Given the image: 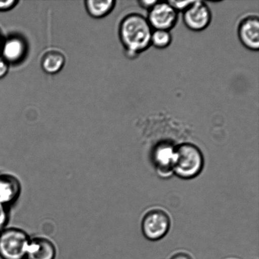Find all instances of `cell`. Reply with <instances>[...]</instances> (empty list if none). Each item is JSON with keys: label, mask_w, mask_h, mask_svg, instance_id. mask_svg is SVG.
<instances>
[{"label": "cell", "mask_w": 259, "mask_h": 259, "mask_svg": "<svg viewBox=\"0 0 259 259\" xmlns=\"http://www.w3.org/2000/svg\"><path fill=\"white\" fill-rule=\"evenodd\" d=\"M21 192V184L16 177L0 175V204L10 208L19 199Z\"/></svg>", "instance_id": "30bf717a"}, {"label": "cell", "mask_w": 259, "mask_h": 259, "mask_svg": "<svg viewBox=\"0 0 259 259\" xmlns=\"http://www.w3.org/2000/svg\"><path fill=\"white\" fill-rule=\"evenodd\" d=\"M168 4L171 5L172 9L176 11L178 14L179 13H184L191 6L194 1H167Z\"/></svg>", "instance_id": "9a60e30c"}, {"label": "cell", "mask_w": 259, "mask_h": 259, "mask_svg": "<svg viewBox=\"0 0 259 259\" xmlns=\"http://www.w3.org/2000/svg\"><path fill=\"white\" fill-rule=\"evenodd\" d=\"M65 62V57L63 53L58 50H51L43 55L40 60V65L45 72L48 74L54 75L62 71Z\"/></svg>", "instance_id": "7c38bea8"}, {"label": "cell", "mask_w": 259, "mask_h": 259, "mask_svg": "<svg viewBox=\"0 0 259 259\" xmlns=\"http://www.w3.org/2000/svg\"><path fill=\"white\" fill-rule=\"evenodd\" d=\"M157 2L158 1H156V0H141V1L137 2V4L142 9L146 10L148 12L152 8H153Z\"/></svg>", "instance_id": "d6986e66"}, {"label": "cell", "mask_w": 259, "mask_h": 259, "mask_svg": "<svg viewBox=\"0 0 259 259\" xmlns=\"http://www.w3.org/2000/svg\"><path fill=\"white\" fill-rule=\"evenodd\" d=\"M116 1L114 0H88L85 2L86 11L95 19L104 18L115 9Z\"/></svg>", "instance_id": "4fadbf2b"}, {"label": "cell", "mask_w": 259, "mask_h": 259, "mask_svg": "<svg viewBox=\"0 0 259 259\" xmlns=\"http://www.w3.org/2000/svg\"><path fill=\"white\" fill-rule=\"evenodd\" d=\"M9 64L0 56V79L7 75L9 70Z\"/></svg>", "instance_id": "ac0fdd59"}, {"label": "cell", "mask_w": 259, "mask_h": 259, "mask_svg": "<svg viewBox=\"0 0 259 259\" xmlns=\"http://www.w3.org/2000/svg\"><path fill=\"white\" fill-rule=\"evenodd\" d=\"M238 37L243 47L252 52L259 49V19L257 15H245L238 25Z\"/></svg>", "instance_id": "52a82bcc"}, {"label": "cell", "mask_w": 259, "mask_h": 259, "mask_svg": "<svg viewBox=\"0 0 259 259\" xmlns=\"http://www.w3.org/2000/svg\"><path fill=\"white\" fill-rule=\"evenodd\" d=\"M10 220V208L0 204V232L7 228Z\"/></svg>", "instance_id": "2e32d148"}, {"label": "cell", "mask_w": 259, "mask_h": 259, "mask_svg": "<svg viewBox=\"0 0 259 259\" xmlns=\"http://www.w3.org/2000/svg\"><path fill=\"white\" fill-rule=\"evenodd\" d=\"M176 155V147L168 142H161L154 147L152 159L157 172L162 177H168L172 174Z\"/></svg>", "instance_id": "ba28073f"}, {"label": "cell", "mask_w": 259, "mask_h": 259, "mask_svg": "<svg viewBox=\"0 0 259 259\" xmlns=\"http://www.w3.org/2000/svg\"><path fill=\"white\" fill-rule=\"evenodd\" d=\"M30 238L21 228L7 227L0 232V257L25 259Z\"/></svg>", "instance_id": "3957f363"}, {"label": "cell", "mask_w": 259, "mask_h": 259, "mask_svg": "<svg viewBox=\"0 0 259 259\" xmlns=\"http://www.w3.org/2000/svg\"><path fill=\"white\" fill-rule=\"evenodd\" d=\"M153 29L147 18L132 13L126 15L119 25L118 34L125 55L134 60L151 47Z\"/></svg>", "instance_id": "6da1fadb"}, {"label": "cell", "mask_w": 259, "mask_h": 259, "mask_svg": "<svg viewBox=\"0 0 259 259\" xmlns=\"http://www.w3.org/2000/svg\"><path fill=\"white\" fill-rule=\"evenodd\" d=\"M57 247L49 238L37 236L30 238L25 259H55Z\"/></svg>", "instance_id": "8fae6325"}, {"label": "cell", "mask_w": 259, "mask_h": 259, "mask_svg": "<svg viewBox=\"0 0 259 259\" xmlns=\"http://www.w3.org/2000/svg\"><path fill=\"white\" fill-rule=\"evenodd\" d=\"M182 15L185 26L192 31H202L206 29L211 22L212 13L209 5L200 0L194 1Z\"/></svg>", "instance_id": "5b68a950"}, {"label": "cell", "mask_w": 259, "mask_h": 259, "mask_svg": "<svg viewBox=\"0 0 259 259\" xmlns=\"http://www.w3.org/2000/svg\"><path fill=\"white\" fill-rule=\"evenodd\" d=\"M172 42L170 31L164 30H153L151 36V46L157 49H165Z\"/></svg>", "instance_id": "5bb4252c"}, {"label": "cell", "mask_w": 259, "mask_h": 259, "mask_svg": "<svg viewBox=\"0 0 259 259\" xmlns=\"http://www.w3.org/2000/svg\"><path fill=\"white\" fill-rule=\"evenodd\" d=\"M147 19L153 30L170 31L179 20V14L167 2H158L148 11Z\"/></svg>", "instance_id": "8992f818"}, {"label": "cell", "mask_w": 259, "mask_h": 259, "mask_svg": "<svg viewBox=\"0 0 259 259\" xmlns=\"http://www.w3.org/2000/svg\"><path fill=\"white\" fill-rule=\"evenodd\" d=\"M16 0H7V1H0V12H5L10 11L14 9L19 4Z\"/></svg>", "instance_id": "e0dca14e"}, {"label": "cell", "mask_w": 259, "mask_h": 259, "mask_svg": "<svg viewBox=\"0 0 259 259\" xmlns=\"http://www.w3.org/2000/svg\"><path fill=\"white\" fill-rule=\"evenodd\" d=\"M27 52V45L20 35H10L3 41L0 56L9 63L16 64L24 59Z\"/></svg>", "instance_id": "9c48e42d"}, {"label": "cell", "mask_w": 259, "mask_h": 259, "mask_svg": "<svg viewBox=\"0 0 259 259\" xmlns=\"http://www.w3.org/2000/svg\"><path fill=\"white\" fill-rule=\"evenodd\" d=\"M3 41H4V38H3L1 32H0V50H1Z\"/></svg>", "instance_id": "44dd1931"}, {"label": "cell", "mask_w": 259, "mask_h": 259, "mask_svg": "<svg viewBox=\"0 0 259 259\" xmlns=\"http://www.w3.org/2000/svg\"><path fill=\"white\" fill-rule=\"evenodd\" d=\"M204 164L202 152L194 144L184 143L176 147L172 172L180 179H194L202 171Z\"/></svg>", "instance_id": "7a4b0ae2"}, {"label": "cell", "mask_w": 259, "mask_h": 259, "mask_svg": "<svg viewBox=\"0 0 259 259\" xmlns=\"http://www.w3.org/2000/svg\"><path fill=\"white\" fill-rule=\"evenodd\" d=\"M171 259H192L189 255L185 253H177L175 255L172 256Z\"/></svg>", "instance_id": "ffe728a7"}, {"label": "cell", "mask_w": 259, "mask_h": 259, "mask_svg": "<svg viewBox=\"0 0 259 259\" xmlns=\"http://www.w3.org/2000/svg\"><path fill=\"white\" fill-rule=\"evenodd\" d=\"M170 226L171 221L166 212L161 209L152 210L142 220V233L147 239L159 240L168 233Z\"/></svg>", "instance_id": "277c9868"}]
</instances>
